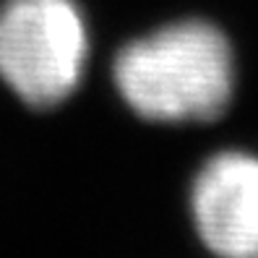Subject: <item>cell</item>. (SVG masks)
Listing matches in <instances>:
<instances>
[{
	"instance_id": "7a4b0ae2",
	"label": "cell",
	"mask_w": 258,
	"mask_h": 258,
	"mask_svg": "<svg viewBox=\"0 0 258 258\" xmlns=\"http://www.w3.org/2000/svg\"><path fill=\"white\" fill-rule=\"evenodd\" d=\"M89 37L73 0L0 6V79L29 107H52L81 81Z\"/></svg>"
},
{
	"instance_id": "6da1fadb",
	"label": "cell",
	"mask_w": 258,
	"mask_h": 258,
	"mask_svg": "<svg viewBox=\"0 0 258 258\" xmlns=\"http://www.w3.org/2000/svg\"><path fill=\"white\" fill-rule=\"evenodd\" d=\"M115 86L125 104L154 123H204L232 99L235 57L209 21H180L128 42L115 57Z\"/></svg>"
},
{
	"instance_id": "3957f363",
	"label": "cell",
	"mask_w": 258,
	"mask_h": 258,
	"mask_svg": "<svg viewBox=\"0 0 258 258\" xmlns=\"http://www.w3.org/2000/svg\"><path fill=\"white\" fill-rule=\"evenodd\" d=\"M190 219L214 258H258V154L219 151L190 185Z\"/></svg>"
}]
</instances>
